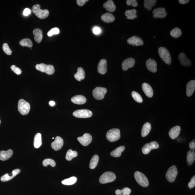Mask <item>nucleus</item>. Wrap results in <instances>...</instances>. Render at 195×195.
Instances as JSON below:
<instances>
[{
    "instance_id": "09e8293b",
    "label": "nucleus",
    "mask_w": 195,
    "mask_h": 195,
    "mask_svg": "<svg viewBox=\"0 0 195 195\" xmlns=\"http://www.w3.org/2000/svg\"><path fill=\"white\" fill-rule=\"evenodd\" d=\"M149 145L152 150L157 149L159 147V144L158 142L155 141L151 142L149 143Z\"/></svg>"
},
{
    "instance_id": "0eeeda50",
    "label": "nucleus",
    "mask_w": 195,
    "mask_h": 195,
    "mask_svg": "<svg viewBox=\"0 0 195 195\" xmlns=\"http://www.w3.org/2000/svg\"><path fill=\"white\" fill-rule=\"evenodd\" d=\"M37 70L42 72H45L49 75H52L55 72V69L53 65H46L44 63L37 64L36 65Z\"/></svg>"
},
{
    "instance_id": "2f4dec72",
    "label": "nucleus",
    "mask_w": 195,
    "mask_h": 195,
    "mask_svg": "<svg viewBox=\"0 0 195 195\" xmlns=\"http://www.w3.org/2000/svg\"><path fill=\"white\" fill-rule=\"evenodd\" d=\"M195 159V154L194 151L190 150L187 152V162L189 165L193 163Z\"/></svg>"
},
{
    "instance_id": "e433bc0d",
    "label": "nucleus",
    "mask_w": 195,
    "mask_h": 195,
    "mask_svg": "<svg viewBox=\"0 0 195 195\" xmlns=\"http://www.w3.org/2000/svg\"><path fill=\"white\" fill-rule=\"evenodd\" d=\"M77 181V177L73 176L64 179L61 181V183L62 184L64 185H71L75 184L76 182Z\"/></svg>"
},
{
    "instance_id": "ddd939ff",
    "label": "nucleus",
    "mask_w": 195,
    "mask_h": 195,
    "mask_svg": "<svg viewBox=\"0 0 195 195\" xmlns=\"http://www.w3.org/2000/svg\"><path fill=\"white\" fill-rule=\"evenodd\" d=\"M21 170L19 169H16L13 170L10 174L9 173H6L1 177V180L2 182L9 181L11 180L19 173L20 172Z\"/></svg>"
},
{
    "instance_id": "5701e85b",
    "label": "nucleus",
    "mask_w": 195,
    "mask_h": 195,
    "mask_svg": "<svg viewBox=\"0 0 195 195\" xmlns=\"http://www.w3.org/2000/svg\"><path fill=\"white\" fill-rule=\"evenodd\" d=\"M13 154V151L11 149L7 151H0V160L2 161H5L11 157Z\"/></svg>"
},
{
    "instance_id": "9d476101",
    "label": "nucleus",
    "mask_w": 195,
    "mask_h": 195,
    "mask_svg": "<svg viewBox=\"0 0 195 195\" xmlns=\"http://www.w3.org/2000/svg\"><path fill=\"white\" fill-rule=\"evenodd\" d=\"M73 115L75 117L79 118H86L91 117L92 113L89 110L82 109L77 110L74 111L73 113Z\"/></svg>"
},
{
    "instance_id": "4468645a",
    "label": "nucleus",
    "mask_w": 195,
    "mask_h": 195,
    "mask_svg": "<svg viewBox=\"0 0 195 195\" xmlns=\"http://www.w3.org/2000/svg\"><path fill=\"white\" fill-rule=\"evenodd\" d=\"M129 45L134 46H140L143 45V40L140 37L136 36H132L127 40Z\"/></svg>"
},
{
    "instance_id": "a878e982",
    "label": "nucleus",
    "mask_w": 195,
    "mask_h": 195,
    "mask_svg": "<svg viewBox=\"0 0 195 195\" xmlns=\"http://www.w3.org/2000/svg\"><path fill=\"white\" fill-rule=\"evenodd\" d=\"M151 129V125L150 123L148 122L145 123L143 126L141 130V136L145 138L149 134Z\"/></svg>"
},
{
    "instance_id": "a18cd8bd",
    "label": "nucleus",
    "mask_w": 195,
    "mask_h": 195,
    "mask_svg": "<svg viewBox=\"0 0 195 195\" xmlns=\"http://www.w3.org/2000/svg\"><path fill=\"white\" fill-rule=\"evenodd\" d=\"M60 30L59 28H54L51 29L49 32L47 33V35L51 37L53 35L58 34L59 33Z\"/></svg>"
},
{
    "instance_id": "c9c22d12",
    "label": "nucleus",
    "mask_w": 195,
    "mask_h": 195,
    "mask_svg": "<svg viewBox=\"0 0 195 195\" xmlns=\"http://www.w3.org/2000/svg\"><path fill=\"white\" fill-rule=\"evenodd\" d=\"M78 155V152L76 151H73L71 149H69L67 152L65 159L68 161H71L73 158L76 157Z\"/></svg>"
},
{
    "instance_id": "72a5a7b5",
    "label": "nucleus",
    "mask_w": 195,
    "mask_h": 195,
    "mask_svg": "<svg viewBox=\"0 0 195 195\" xmlns=\"http://www.w3.org/2000/svg\"><path fill=\"white\" fill-rule=\"evenodd\" d=\"M156 2V0H145L144 2V7L147 10H151L152 7L155 5Z\"/></svg>"
},
{
    "instance_id": "8fccbe9b",
    "label": "nucleus",
    "mask_w": 195,
    "mask_h": 195,
    "mask_svg": "<svg viewBox=\"0 0 195 195\" xmlns=\"http://www.w3.org/2000/svg\"><path fill=\"white\" fill-rule=\"evenodd\" d=\"M188 186L189 188L192 189L195 186V176H193L190 183H188Z\"/></svg>"
},
{
    "instance_id": "bf43d9fd",
    "label": "nucleus",
    "mask_w": 195,
    "mask_h": 195,
    "mask_svg": "<svg viewBox=\"0 0 195 195\" xmlns=\"http://www.w3.org/2000/svg\"><path fill=\"white\" fill-rule=\"evenodd\" d=\"M54 138H53V139H54Z\"/></svg>"
},
{
    "instance_id": "4c0bfd02",
    "label": "nucleus",
    "mask_w": 195,
    "mask_h": 195,
    "mask_svg": "<svg viewBox=\"0 0 195 195\" xmlns=\"http://www.w3.org/2000/svg\"><path fill=\"white\" fill-rule=\"evenodd\" d=\"M19 44L23 47L31 48L33 46L32 40L29 38H24V39H23L19 42Z\"/></svg>"
},
{
    "instance_id": "cd10ccee",
    "label": "nucleus",
    "mask_w": 195,
    "mask_h": 195,
    "mask_svg": "<svg viewBox=\"0 0 195 195\" xmlns=\"http://www.w3.org/2000/svg\"><path fill=\"white\" fill-rule=\"evenodd\" d=\"M102 21L106 23L113 22L115 20V17L111 13H106L101 17Z\"/></svg>"
},
{
    "instance_id": "c756f323",
    "label": "nucleus",
    "mask_w": 195,
    "mask_h": 195,
    "mask_svg": "<svg viewBox=\"0 0 195 195\" xmlns=\"http://www.w3.org/2000/svg\"><path fill=\"white\" fill-rule=\"evenodd\" d=\"M42 145V135L40 133H38L37 134L34 136V146L35 148H38L40 147Z\"/></svg>"
},
{
    "instance_id": "37998d69",
    "label": "nucleus",
    "mask_w": 195,
    "mask_h": 195,
    "mask_svg": "<svg viewBox=\"0 0 195 195\" xmlns=\"http://www.w3.org/2000/svg\"><path fill=\"white\" fill-rule=\"evenodd\" d=\"M3 51L7 55H11L12 51L9 47L8 44L7 43H5L3 44L2 46Z\"/></svg>"
},
{
    "instance_id": "49530a36",
    "label": "nucleus",
    "mask_w": 195,
    "mask_h": 195,
    "mask_svg": "<svg viewBox=\"0 0 195 195\" xmlns=\"http://www.w3.org/2000/svg\"><path fill=\"white\" fill-rule=\"evenodd\" d=\"M11 68L13 72L17 75H20L22 73V71L21 69L15 66V65H12Z\"/></svg>"
},
{
    "instance_id": "79ce46f5",
    "label": "nucleus",
    "mask_w": 195,
    "mask_h": 195,
    "mask_svg": "<svg viewBox=\"0 0 195 195\" xmlns=\"http://www.w3.org/2000/svg\"><path fill=\"white\" fill-rule=\"evenodd\" d=\"M44 166L46 167L48 165H50L52 167H54L56 165V163L54 160L51 159H46L44 160L42 162Z\"/></svg>"
},
{
    "instance_id": "13d9d810",
    "label": "nucleus",
    "mask_w": 195,
    "mask_h": 195,
    "mask_svg": "<svg viewBox=\"0 0 195 195\" xmlns=\"http://www.w3.org/2000/svg\"><path fill=\"white\" fill-rule=\"evenodd\" d=\"M1 120H0V124H1Z\"/></svg>"
},
{
    "instance_id": "2eb2a0df",
    "label": "nucleus",
    "mask_w": 195,
    "mask_h": 195,
    "mask_svg": "<svg viewBox=\"0 0 195 195\" xmlns=\"http://www.w3.org/2000/svg\"><path fill=\"white\" fill-rule=\"evenodd\" d=\"M64 141L62 138L59 136L56 137L55 140L52 143L51 146L53 149L55 151L61 149L63 145Z\"/></svg>"
},
{
    "instance_id": "6ab92c4d",
    "label": "nucleus",
    "mask_w": 195,
    "mask_h": 195,
    "mask_svg": "<svg viewBox=\"0 0 195 195\" xmlns=\"http://www.w3.org/2000/svg\"><path fill=\"white\" fill-rule=\"evenodd\" d=\"M107 61L105 59H102L98 63L97 70L98 73L102 75L105 74L107 72Z\"/></svg>"
},
{
    "instance_id": "c85d7f7f",
    "label": "nucleus",
    "mask_w": 195,
    "mask_h": 195,
    "mask_svg": "<svg viewBox=\"0 0 195 195\" xmlns=\"http://www.w3.org/2000/svg\"><path fill=\"white\" fill-rule=\"evenodd\" d=\"M74 77L75 79L79 82L84 80L85 78V72L83 69L82 67H79L77 73L74 75Z\"/></svg>"
},
{
    "instance_id": "dca6fc26",
    "label": "nucleus",
    "mask_w": 195,
    "mask_h": 195,
    "mask_svg": "<svg viewBox=\"0 0 195 195\" xmlns=\"http://www.w3.org/2000/svg\"><path fill=\"white\" fill-rule=\"evenodd\" d=\"M135 63V60L132 57L128 58L123 61L122 67L123 70L126 71L129 68H131L134 66Z\"/></svg>"
},
{
    "instance_id": "bb28decb",
    "label": "nucleus",
    "mask_w": 195,
    "mask_h": 195,
    "mask_svg": "<svg viewBox=\"0 0 195 195\" xmlns=\"http://www.w3.org/2000/svg\"><path fill=\"white\" fill-rule=\"evenodd\" d=\"M33 34L35 36L34 38L35 41L38 43H40L43 38L42 30L40 29H35L33 31Z\"/></svg>"
},
{
    "instance_id": "f3484780",
    "label": "nucleus",
    "mask_w": 195,
    "mask_h": 195,
    "mask_svg": "<svg viewBox=\"0 0 195 195\" xmlns=\"http://www.w3.org/2000/svg\"><path fill=\"white\" fill-rule=\"evenodd\" d=\"M146 66L150 72L155 73L157 72V63L155 60L150 58L146 61Z\"/></svg>"
},
{
    "instance_id": "f257e3e1",
    "label": "nucleus",
    "mask_w": 195,
    "mask_h": 195,
    "mask_svg": "<svg viewBox=\"0 0 195 195\" xmlns=\"http://www.w3.org/2000/svg\"><path fill=\"white\" fill-rule=\"evenodd\" d=\"M39 5H35L32 8L33 12L36 16L40 19H44L49 16V12L47 9H40Z\"/></svg>"
},
{
    "instance_id": "f03ea898",
    "label": "nucleus",
    "mask_w": 195,
    "mask_h": 195,
    "mask_svg": "<svg viewBox=\"0 0 195 195\" xmlns=\"http://www.w3.org/2000/svg\"><path fill=\"white\" fill-rule=\"evenodd\" d=\"M120 131L118 129H111L106 134V138L110 142L116 141L120 138Z\"/></svg>"
},
{
    "instance_id": "5fc2aeb1",
    "label": "nucleus",
    "mask_w": 195,
    "mask_h": 195,
    "mask_svg": "<svg viewBox=\"0 0 195 195\" xmlns=\"http://www.w3.org/2000/svg\"><path fill=\"white\" fill-rule=\"evenodd\" d=\"M31 13V10L30 9L26 8L24 9V12H23V15L25 16H28V15H30Z\"/></svg>"
},
{
    "instance_id": "603ef678",
    "label": "nucleus",
    "mask_w": 195,
    "mask_h": 195,
    "mask_svg": "<svg viewBox=\"0 0 195 195\" xmlns=\"http://www.w3.org/2000/svg\"><path fill=\"white\" fill-rule=\"evenodd\" d=\"M189 146H190V150L194 151L195 148V141L194 139L193 140L192 142L190 143Z\"/></svg>"
},
{
    "instance_id": "b1692460",
    "label": "nucleus",
    "mask_w": 195,
    "mask_h": 195,
    "mask_svg": "<svg viewBox=\"0 0 195 195\" xmlns=\"http://www.w3.org/2000/svg\"><path fill=\"white\" fill-rule=\"evenodd\" d=\"M71 100L73 103L77 105H82L86 102V98L83 96L80 95L73 96Z\"/></svg>"
},
{
    "instance_id": "6e6d98bb",
    "label": "nucleus",
    "mask_w": 195,
    "mask_h": 195,
    "mask_svg": "<svg viewBox=\"0 0 195 195\" xmlns=\"http://www.w3.org/2000/svg\"><path fill=\"white\" fill-rule=\"evenodd\" d=\"M189 0H179V2L181 4L184 5L189 2Z\"/></svg>"
},
{
    "instance_id": "7c9ffc66",
    "label": "nucleus",
    "mask_w": 195,
    "mask_h": 195,
    "mask_svg": "<svg viewBox=\"0 0 195 195\" xmlns=\"http://www.w3.org/2000/svg\"><path fill=\"white\" fill-rule=\"evenodd\" d=\"M125 149V147L124 146H121L119 147L115 150L112 151L110 153L111 156L114 157H119L121 156V153L124 151Z\"/></svg>"
},
{
    "instance_id": "9b49d317",
    "label": "nucleus",
    "mask_w": 195,
    "mask_h": 195,
    "mask_svg": "<svg viewBox=\"0 0 195 195\" xmlns=\"http://www.w3.org/2000/svg\"><path fill=\"white\" fill-rule=\"evenodd\" d=\"M78 140L82 146H87L92 142V137L90 134L86 133L82 136L78 137Z\"/></svg>"
},
{
    "instance_id": "f8f14e48",
    "label": "nucleus",
    "mask_w": 195,
    "mask_h": 195,
    "mask_svg": "<svg viewBox=\"0 0 195 195\" xmlns=\"http://www.w3.org/2000/svg\"><path fill=\"white\" fill-rule=\"evenodd\" d=\"M153 17L155 19L164 18L166 16L167 13L164 8H158L154 9L153 12Z\"/></svg>"
},
{
    "instance_id": "a19ab883",
    "label": "nucleus",
    "mask_w": 195,
    "mask_h": 195,
    "mask_svg": "<svg viewBox=\"0 0 195 195\" xmlns=\"http://www.w3.org/2000/svg\"><path fill=\"white\" fill-rule=\"evenodd\" d=\"M132 96L135 101L138 103H141L143 102V99L141 96L138 92L133 91L132 92Z\"/></svg>"
},
{
    "instance_id": "c03bdc74",
    "label": "nucleus",
    "mask_w": 195,
    "mask_h": 195,
    "mask_svg": "<svg viewBox=\"0 0 195 195\" xmlns=\"http://www.w3.org/2000/svg\"><path fill=\"white\" fill-rule=\"evenodd\" d=\"M151 150L152 149L150 147L149 143H146L145 145L142 148V152L144 154H148Z\"/></svg>"
},
{
    "instance_id": "aec40b11",
    "label": "nucleus",
    "mask_w": 195,
    "mask_h": 195,
    "mask_svg": "<svg viewBox=\"0 0 195 195\" xmlns=\"http://www.w3.org/2000/svg\"><path fill=\"white\" fill-rule=\"evenodd\" d=\"M142 89L145 95L148 97L151 98L153 96V90L151 86L147 83L144 82L142 84Z\"/></svg>"
},
{
    "instance_id": "58836bf2",
    "label": "nucleus",
    "mask_w": 195,
    "mask_h": 195,
    "mask_svg": "<svg viewBox=\"0 0 195 195\" xmlns=\"http://www.w3.org/2000/svg\"><path fill=\"white\" fill-rule=\"evenodd\" d=\"M181 34H182V32L180 29L178 28H174L170 32L171 36L175 38L180 37Z\"/></svg>"
},
{
    "instance_id": "412c9836",
    "label": "nucleus",
    "mask_w": 195,
    "mask_h": 195,
    "mask_svg": "<svg viewBox=\"0 0 195 195\" xmlns=\"http://www.w3.org/2000/svg\"><path fill=\"white\" fill-rule=\"evenodd\" d=\"M195 89V81L192 80L189 82L186 85V93L188 97L192 96L194 93Z\"/></svg>"
},
{
    "instance_id": "4d7b16f0",
    "label": "nucleus",
    "mask_w": 195,
    "mask_h": 195,
    "mask_svg": "<svg viewBox=\"0 0 195 195\" xmlns=\"http://www.w3.org/2000/svg\"><path fill=\"white\" fill-rule=\"evenodd\" d=\"M49 105L51 106H53L55 105V102L53 101H50L49 102Z\"/></svg>"
},
{
    "instance_id": "20e7f679",
    "label": "nucleus",
    "mask_w": 195,
    "mask_h": 195,
    "mask_svg": "<svg viewBox=\"0 0 195 195\" xmlns=\"http://www.w3.org/2000/svg\"><path fill=\"white\" fill-rule=\"evenodd\" d=\"M135 179L139 184L143 187H148L149 185L148 179L143 173L137 171L135 172Z\"/></svg>"
},
{
    "instance_id": "1a4fd4ad",
    "label": "nucleus",
    "mask_w": 195,
    "mask_h": 195,
    "mask_svg": "<svg viewBox=\"0 0 195 195\" xmlns=\"http://www.w3.org/2000/svg\"><path fill=\"white\" fill-rule=\"evenodd\" d=\"M107 92V90L106 88L98 87L92 91V95L96 99L102 100L105 97Z\"/></svg>"
},
{
    "instance_id": "864d4df0",
    "label": "nucleus",
    "mask_w": 195,
    "mask_h": 195,
    "mask_svg": "<svg viewBox=\"0 0 195 195\" xmlns=\"http://www.w3.org/2000/svg\"><path fill=\"white\" fill-rule=\"evenodd\" d=\"M93 32L94 34H98L101 32V30L98 27H96L93 29Z\"/></svg>"
},
{
    "instance_id": "7ed1b4c3",
    "label": "nucleus",
    "mask_w": 195,
    "mask_h": 195,
    "mask_svg": "<svg viewBox=\"0 0 195 195\" xmlns=\"http://www.w3.org/2000/svg\"><path fill=\"white\" fill-rule=\"evenodd\" d=\"M30 106L28 102L23 99L19 100L18 103V110L21 114L23 115H27L30 111Z\"/></svg>"
},
{
    "instance_id": "423d86ee",
    "label": "nucleus",
    "mask_w": 195,
    "mask_h": 195,
    "mask_svg": "<svg viewBox=\"0 0 195 195\" xmlns=\"http://www.w3.org/2000/svg\"><path fill=\"white\" fill-rule=\"evenodd\" d=\"M158 53L161 58L168 65L171 63V58L168 50L165 47H160L158 50Z\"/></svg>"
},
{
    "instance_id": "473e14b6",
    "label": "nucleus",
    "mask_w": 195,
    "mask_h": 195,
    "mask_svg": "<svg viewBox=\"0 0 195 195\" xmlns=\"http://www.w3.org/2000/svg\"><path fill=\"white\" fill-rule=\"evenodd\" d=\"M136 13V9H133L131 10H128L126 11L125 15H126L127 19H129V20H134L138 17Z\"/></svg>"
},
{
    "instance_id": "f704fd0d",
    "label": "nucleus",
    "mask_w": 195,
    "mask_h": 195,
    "mask_svg": "<svg viewBox=\"0 0 195 195\" xmlns=\"http://www.w3.org/2000/svg\"><path fill=\"white\" fill-rule=\"evenodd\" d=\"M99 159V156L97 155H95L92 156L89 164V167L91 169H95L98 165Z\"/></svg>"
},
{
    "instance_id": "ea45409f",
    "label": "nucleus",
    "mask_w": 195,
    "mask_h": 195,
    "mask_svg": "<svg viewBox=\"0 0 195 195\" xmlns=\"http://www.w3.org/2000/svg\"><path fill=\"white\" fill-rule=\"evenodd\" d=\"M131 192V189L126 187L124 188L122 190H117L115 191V193L117 195H129Z\"/></svg>"
},
{
    "instance_id": "de8ad7c7",
    "label": "nucleus",
    "mask_w": 195,
    "mask_h": 195,
    "mask_svg": "<svg viewBox=\"0 0 195 195\" xmlns=\"http://www.w3.org/2000/svg\"><path fill=\"white\" fill-rule=\"evenodd\" d=\"M126 3L128 5H131L134 7L138 6V1L136 0H127Z\"/></svg>"
},
{
    "instance_id": "3c124183",
    "label": "nucleus",
    "mask_w": 195,
    "mask_h": 195,
    "mask_svg": "<svg viewBox=\"0 0 195 195\" xmlns=\"http://www.w3.org/2000/svg\"><path fill=\"white\" fill-rule=\"evenodd\" d=\"M88 0H77L76 1L77 4L80 6L84 5L87 2Z\"/></svg>"
},
{
    "instance_id": "39448f33",
    "label": "nucleus",
    "mask_w": 195,
    "mask_h": 195,
    "mask_svg": "<svg viewBox=\"0 0 195 195\" xmlns=\"http://www.w3.org/2000/svg\"><path fill=\"white\" fill-rule=\"evenodd\" d=\"M116 176L114 173L112 172H106L100 177L99 181L102 184L113 182L115 180Z\"/></svg>"
},
{
    "instance_id": "6e6552de",
    "label": "nucleus",
    "mask_w": 195,
    "mask_h": 195,
    "mask_svg": "<svg viewBox=\"0 0 195 195\" xmlns=\"http://www.w3.org/2000/svg\"><path fill=\"white\" fill-rule=\"evenodd\" d=\"M177 174H178V171L176 166L174 165H172L168 169L166 174V178L169 182H174Z\"/></svg>"
},
{
    "instance_id": "a211bd4d",
    "label": "nucleus",
    "mask_w": 195,
    "mask_h": 195,
    "mask_svg": "<svg viewBox=\"0 0 195 195\" xmlns=\"http://www.w3.org/2000/svg\"><path fill=\"white\" fill-rule=\"evenodd\" d=\"M178 59L181 64L185 67H189L192 64V62L184 53H181L179 55Z\"/></svg>"
},
{
    "instance_id": "4be33fe9",
    "label": "nucleus",
    "mask_w": 195,
    "mask_h": 195,
    "mask_svg": "<svg viewBox=\"0 0 195 195\" xmlns=\"http://www.w3.org/2000/svg\"><path fill=\"white\" fill-rule=\"evenodd\" d=\"M181 131L180 127L176 126L173 127L170 130L169 135L172 139L174 140L176 138L179 136Z\"/></svg>"
},
{
    "instance_id": "393cba45",
    "label": "nucleus",
    "mask_w": 195,
    "mask_h": 195,
    "mask_svg": "<svg viewBox=\"0 0 195 195\" xmlns=\"http://www.w3.org/2000/svg\"><path fill=\"white\" fill-rule=\"evenodd\" d=\"M103 7L104 8L106 9V10L111 12H114L116 9V7L114 3L112 0H109L104 3Z\"/></svg>"
}]
</instances>
